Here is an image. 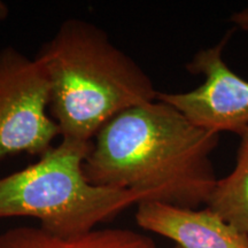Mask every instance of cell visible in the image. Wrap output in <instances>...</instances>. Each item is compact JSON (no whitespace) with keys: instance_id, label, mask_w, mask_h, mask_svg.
<instances>
[{"instance_id":"6da1fadb","label":"cell","mask_w":248,"mask_h":248,"mask_svg":"<svg viewBox=\"0 0 248 248\" xmlns=\"http://www.w3.org/2000/svg\"><path fill=\"white\" fill-rule=\"evenodd\" d=\"M218 141V133L156 99L108 121L93 138L83 172L93 185L197 209L218 179L212 160Z\"/></svg>"},{"instance_id":"7a4b0ae2","label":"cell","mask_w":248,"mask_h":248,"mask_svg":"<svg viewBox=\"0 0 248 248\" xmlns=\"http://www.w3.org/2000/svg\"><path fill=\"white\" fill-rule=\"evenodd\" d=\"M35 58L47 74L48 113L64 139L92 141L110 119L159 93L106 31L82 18L63 21Z\"/></svg>"},{"instance_id":"3957f363","label":"cell","mask_w":248,"mask_h":248,"mask_svg":"<svg viewBox=\"0 0 248 248\" xmlns=\"http://www.w3.org/2000/svg\"><path fill=\"white\" fill-rule=\"evenodd\" d=\"M91 146L92 141L62 138L36 163L0 178V219L37 218L48 233L71 238L144 201L137 192L97 186L86 179L83 162Z\"/></svg>"},{"instance_id":"277c9868","label":"cell","mask_w":248,"mask_h":248,"mask_svg":"<svg viewBox=\"0 0 248 248\" xmlns=\"http://www.w3.org/2000/svg\"><path fill=\"white\" fill-rule=\"evenodd\" d=\"M49 80L36 58L13 46L0 49V160L28 153L40 156L60 136L47 111Z\"/></svg>"},{"instance_id":"5b68a950","label":"cell","mask_w":248,"mask_h":248,"mask_svg":"<svg viewBox=\"0 0 248 248\" xmlns=\"http://www.w3.org/2000/svg\"><path fill=\"white\" fill-rule=\"evenodd\" d=\"M229 39L226 33L216 45L198 51L186 64L191 74L204 77L202 84L187 92H159L156 99L201 129L239 136L248 126V80L225 63L223 53Z\"/></svg>"},{"instance_id":"8992f818","label":"cell","mask_w":248,"mask_h":248,"mask_svg":"<svg viewBox=\"0 0 248 248\" xmlns=\"http://www.w3.org/2000/svg\"><path fill=\"white\" fill-rule=\"evenodd\" d=\"M136 222L145 231L172 240L179 248H248V235L209 208H183L159 201L137 204Z\"/></svg>"},{"instance_id":"52a82bcc","label":"cell","mask_w":248,"mask_h":248,"mask_svg":"<svg viewBox=\"0 0 248 248\" xmlns=\"http://www.w3.org/2000/svg\"><path fill=\"white\" fill-rule=\"evenodd\" d=\"M0 248H160L148 235L129 229H94L71 238L37 226H18L0 233Z\"/></svg>"},{"instance_id":"ba28073f","label":"cell","mask_w":248,"mask_h":248,"mask_svg":"<svg viewBox=\"0 0 248 248\" xmlns=\"http://www.w3.org/2000/svg\"><path fill=\"white\" fill-rule=\"evenodd\" d=\"M234 168L217 179L207 208L248 235V126L239 135Z\"/></svg>"},{"instance_id":"9c48e42d","label":"cell","mask_w":248,"mask_h":248,"mask_svg":"<svg viewBox=\"0 0 248 248\" xmlns=\"http://www.w3.org/2000/svg\"><path fill=\"white\" fill-rule=\"evenodd\" d=\"M230 21L235 28L248 33V6L230 15Z\"/></svg>"},{"instance_id":"30bf717a","label":"cell","mask_w":248,"mask_h":248,"mask_svg":"<svg viewBox=\"0 0 248 248\" xmlns=\"http://www.w3.org/2000/svg\"><path fill=\"white\" fill-rule=\"evenodd\" d=\"M9 15V8L8 6L5 4L4 1L0 0V21H4L8 17Z\"/></svg>"},{"instance_id":"8fae6325","label":"cell","mask_w":248,"mask_h":248,"mask_svg":"<svg viewBox=\"0 0 248 248\" xmlns=\"http://www.w3.org/2000/svg\"><path fill=\"white\" fill-rule=\"evenodd\" d=\"M173 248H179V247H177V246H175V247H173Z\"/></svg>"}]
</instances>
